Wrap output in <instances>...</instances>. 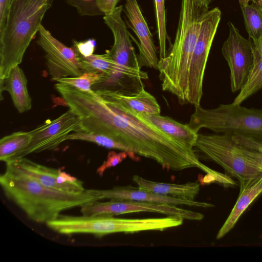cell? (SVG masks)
<instances>
[{"label": "cell", "instance_id": "cell-14", "mask_svg": "<svg viewBox=\"0 0 262 262\" xmlns=\"http://www.w3.org/2000/svg\"><path fill=\"white\" fill-rule=\"evenodd\" d=\"M125 9L132 29L139 40L137 42L134 38L139 48L138 57L141 69L147 67L158 70L159 59L152 36L137 1L126 0Z\"/></svg>", "mask_w": 262, "mask_h": 262}, {"label": "cell", "instance_id": "cell-23", "mask_svg": "<svg viewBox=\"0 0 262 262\" xmlns=\"http://www.w3.org/2000/svg\"><path fill=\"white\" fill-rule=\"evenodd\" d=\"M66 140H82L95 143L107 148L125 151L133 160H138L136 155L132 152L127 147L106 135L83 132H74L68 135Z\"/></svg>", "mask_w": 262, "mask_h": 262}, {"label": "cell", "instance_id": "cell-18", "mask_svg": "<svg viewBox=\"0 0 262 262\" xmlns=\"http://www.w3.org/2000/svg\"><path fill=\"white\" fill-rule=\"evenodd\" d=\"M133 180L142 190L157 194L192 201L194 200L199 192L200 187V184L197 182L185 184L157 182L147 180L138 175L133 176Z\"/></svg>", "mask_w": 262, "mask_h": 262}, {"label": "cell", "instance_id": "cell-36", "mask_svg": "<svg viewBox=\"0 0 262 262\" xmlns=\"http://www.w3.org/2000/svg\"><path fill=\"white\" fill-rule=\"evenodd\" d=\"M255 3L262 11V0H255Z\"/></svg>", "mask_w": 262, "mask_h": 262}, {"label": "cell", "instance_id": "cell-20", "mask_svg": "<svg viewBox=\"0 0 262 262\" xmlns=\"http://www.w3.org/2000/svg\"><path fill=\"white\" fill-rule=\"evenodd\" d=\"M79 55L85 72L103 73L106 77L113 74L123 73L141 78L143 80L148 78L147 73L141 70L126 67L117 63L111 58L106 52L103 54H92L88 57H84L80 54Z\"/></svg>", "mask_w": 262, "mask_h": 262}, {"label": "cell", "instance_id": "cell-7", "mask_svg": "<svg viewBox=\"0 0 262 262\" xmlns=\"http://www.w3.org/2000/svg\"><path fill=\"white\" fill-rule=\"evenodd\" d=\"M221 18L217 8L208 10L203 15L192 54L188 74L187 102L200 105L203 96L205 70L211 47Z\"/></svg>", "mask_w": 262, "mask_h": 262}, {"label": "cell", "instance_id": "cell-30", "mask_svg": "<svg viewBox=\"0 0 262 262\" xmlns=\"http://www.w3.org/2000/svg\"><path fill=\"white\" fill-rule=\"evenodd\" d=\"M73 47L80 55L84 57H88L93 54L95 49L96 41L93 39H89L83 41L74 40Z\"/></svg>", "mask_w": 262, "mask_h": 262}, {"label": "cell", "instance_id": "cell-33", "mask_svg": "<svg viewBox=\"0 0 262 262\" xmlns=\"http://www.w3.org/2000/svg\"><path fill=\"white\" fill-rule=\"evenodd\" d=\"M254 61V63L262 58V36L253 43Z\"/></svg>", "mask_w": 262, "mask_h": 262}, {"label": "cell", "instance_id": "cell-29", "mask_svg": "<svg viewBox=\"0 0 262 262\" xmlns=\"http://www.w3.org/2000/svg\"><path fill=\"white\" fill-rule=\"evenodd\" d=\"M128 154L125 151L117 153L114 151H111L108 153L106 160L99 166L96 170L97 173L102 176L104 171L108 168L115 166L125 159Z\"/></svg>", "mask_w": 262, "mask_h": 262}, {"label": "cell", "instance_id": "cell-6", "mask_svg": "<svg viewBox=\"0 0 262 262\" xmlns=\"http://www.w3.org/2000/svg\"><path fill=\"white\" fill-rule=\"evenodd\" d=\"M61 234H91L98 237L116 233H134L143 227L141 219H124L111 215L73 216L60 214L46 224Z\"/></svg>", "mask_w": 262, "mask_h": 262}, {"label": "cell", "instance_id": "cell-32", "mask_svg": "<svg viewBox=\"0 0 262 262\" xmlns=\"http://www.w3.org/2000/svg\"><path fill=\"white\" fill-rule=\"evenodd\" d=\"M14 0H0V32L4 29Z\"/></svg>", "mask_w": 262, "mask_h": 262}, {"label": "cell", "instance_id": "cell-5", "mask_svg": "<svg viewBox=\"0 0 262 262\" xmlns=\"http://www.w3.org/2000/svg\"><path fill=\"white\" fill-rule=\"evenodd\" d=\"M194 148L205 158L221 166L237 179L239 184L262 173L259 166L249 155L248 148L237 143L231 135L199 134Z\"/></svg>", "mask_w": 262, "mask_h": 262}, {"label": "cell", "instance_id": "cell-3", "mask_svg": "<svg viewBox=\"0 0 262 262\" xmlns=\"http://www.w3.org/2000/svg\"><path fill=\"white\" fill-rule=\"evenodd\" d=\"M52 0H14L0 32V80L22 62Z\"/></svg>", "mask_w": 262, "mask_h": 262}, {"label": "cell", "instance_id": "cell-16", "mask_svg": "<svg viewBox=\"0 0 262 262\" xmlns=\"http://www.w3.org/2000/svg\"><path fill=\"white\" fill-rule=\"evenodd\" d=\"M238 197L227 219L219 230L216 239L222 238L235 225L249 205L262 193V173L256 178L239 184Z\"/></svg>", "mask_w": 262, "mask_h": 262}, {"label": "cell", "instance_id": "cell-9", "mask_svg": "<svg viewBox=\"0 0 262 262\" xmlns=\"http://www.w3.org/2000/svg\"><path fill=\"white\" fill-rule=\"evenodd\" d=\"M79 132H82L80 119L69 109L58 118L46 121L30 131L31 139L29 143L9 161L25 157L32 153L54 149L66 141V138L70 134Z\"/></svg>", "mask_w": 262, "mask_h": 262}, {"label": "cell", "instance_id": "cell-17", "mask_svg": "<svg viewBox=\"0 0 262 262\" xmlns=\"http://www.w3.org/2000/svg\"><path fill=\"white\" fill-rule=\"evenodd\" d=\"M142 115L166 135L188 150L194 151L199 134L192 130L188 124L181 123L169 117L160 114Z\"/></svg>", "mask_w": 262, "mask_h": 262}, {"label": "cell", "instance_id": "cell-27", "mask_svg": "<svg viewBox=\"0 0 262 262\" xmlns=\"http://www.w3.org/2000/svg\"><path fill=\"white\" fill-rule=\"evenodd\" d=\"M155 13L157 20V32L159 41L160 59L164 58L166 51V20L164 0H154Z\"/></svg>", "mask_w": 262, "mask_h": 262}, {"label": "cell", "instance_id": "cell-15", "mask_svg": "<svg viewBox=\"0 0 262 262\" xmlns=\"http://www.w3.org/2000/svg\"><path fill=\"white\" fill-rule=\"evenodd\" d=\"M102 200L119 199L168 204L174 205H187L201 208L213 207L212 204L194 200H188L171 196L157 194L131 186H116L108 189H95Z\"/></svg>", "mask_w": 262, "mask_h": 262}, {"label": "cell", "instance_id": "cell-22", "mask_svg": "<svg viewBox=\"0 0 262 262\" xmlns=\"http://www.w3.org/2000/svg\"><path fill=\"white\" fill-rule=\"evenodd\" d=\"M31 139L30 132H17L3 137L0 140V160L5 163L26 147Z\"/></svg>", "mask_w": 262, "mask_h": 262}, {"label": "cell", "instance_id": "cell-24", "mask_svg": "<svg viewBox=\"0 0 262 262\" xmlns=\"http://www.w3.org/2000/svg\"><path fill=\"white\" fill-rule=\"evenodd\" d=\"M246 30L253 42L262 36V11L255 3L241 6Z\"/></svg>", "mask_w": 262, "mask_h": 262}, {"label": "cell", "instance_id": "cell-1", "mask_svg": "<svg viewBox=\"0 0 262 262\" xmlns=\"http://www.w3.org/2000/svg\"><path fill=\"white\" fill-rule=\"evenodd\" d=\"M0 184L6 196L38 223L47 224L64 211L102 200L94 189L78 193L54 189L7 165Z\"/></svg>", "mask_w": 262, "mask_h": 262}, {"label": "cell", "instance_id": "cell-19", "mask_svg": "<svg viewBox=\"0 0 262 262\" xmlns=\"http://www.w3.org/2000/svg\"><path fill=\"white\" fill-rule=\"evenodd\" d=\"M1 81V92L7 91L18 112L23 113L32 107V99L27 89V78L19 66L15 67L8 76Z\"/></svg>", "mask_w": 262, "mask_h": 262}, {"label": "cell", "instance_id": "cell-31", "mask_svg": "<svg viewBox=\"0 0 262 262\" xmlns=\"http://www.w3.org/2000/svg\"><path fill=\"white\" fill-rule=\"evenodd\" d=\"M118 0H96V5L102 14H112L116 9Z\"/></svg>", "mask_w": 262, "mask_h": 262}, {"label": "cell", "instance_id": "cell-26", "mask_svg": "<svg viewBox=\"0 0 262 262\" xmlns=\"http://www.w3.org/2000/svg\"><path fill=\"white\" fill-rule=\"evenodd\" d=\"M106 75L103 73L96 72H84L82 75L76 77H67L55 80L57 83L69 85L83 91H90L94 84L103 82Z\"/></svg>", "mask_w": 262, "mask_h": 262}, {"label": "cell", "instance_id": "cell-21", "mask_svg": "<svg viewBox=\"0 0 262 262\" xmlns=\"http://www.w3.org/2000/svg\"><path fill=\"white\" fill-rule=\"evenodd\" d=\"M107 90L113 97L138 113L146 115L160 114L161 107L156 98L144 88L138 93L132 95Z\"/></svg>", "mask_w": 262, "mask_h": 262}, {"label": "cell", "instance_id": "cell-28", "mask_svg": "<svg viewBox=\"0 0 262 262\" xmlns=\"http://www.w3.org/2000/svg\"><path fill=\"white\" fill-rule=\"evenodd\" d=\"M70 6L75 8L81 16H95L102 15L96 5V0H66Z\"/></svg>", "mask_w": 262, "mask_h": 262}, {"label": "cell", "instance_id": "cell-8", "mask_svg": "<svg viewBox=\"0 0 262 262\" xmlns=\"http://www.w3.org/2000/svg\"><path fill=\"white\" fill-rule=\"evenodd\" d=\"M84 215H111L138 212H153L175 216L184 220L201 221L204 215L200 212L178 207L177 205L127 200L110 199L106 202L96 201L80 208Z\"/></svg>", "mask_w": 262, "mask_h": 262}, {"label": "cell", "instance_id": "cell-4", "mask_svg": "<svg viewBox=\"0 0 262 262\" xmlns=\"http://www.w3.org/2000/svg\"><path fill=\"white\" fill-rule=\"evenodd\" d=\"M194 107L188 124L195 132L205 128L217 134L242 136L262 142V109L233 103L211 109L200 105Z\"/></svg>", "mask_w": 262, "mask_h": 262}, {"label": "cell", "instance_id": "cell-10", "mask_svg": "<svg viewBox=\"0 0 262 262\" xmlns=\"http://www.w3.org/2000/svg\"><path fill=\"white\" fill-rule=\"evenodd\" d=\"M38 33L37 43L46 53L47 65L52 80L79 76L85 72L79 54L73 46H66L42 25Z\"/></svg>", "mask_w": 262, "mask_h": 262}, {"label": "cell", "instance_id": "cell-35", "mask_svg": "<svg viewBox=\"0 0 262 262\" xmlns=\"http://www.w3.org/2000/svg\"><path fill=\"white\" fill-rule=\"evenodd\" d=\"M241 6H245L250 4V2L254 3L255 0H238Z\"/></svg>", "mask_w": 262, "mask_h": 262}, {"label": "cell", "instance_id": "cell-11", "mask_svg": "<svg viewBox=\"0 0 262 262\" xmlns=\"http://www.w3.org/2000/svg\"><path fill=\"white\" fill-rule=\"evenodd\" d=\"M229 33L224 41L222 53L230 71V85L232 92L240 90L246 83L254 64L253 43L244 37L233 24L228 23Z\"/></svg>", "mask_w": 262, "mask_h": 262}, {"label": "cell", "instance_id": "cell-34", "mask_svg": "<svg viewBox=\"0 0 262 262\" xmlns=\"http://www.w3.org/2000/svg\"><path fill=\"white\" fill-rule=\"evenodd\" d=\"M213 0H194L195 3L200 7L209 8V4Z\"/></svg>", "mask_w": 262, "mask_h": 262}, {"label": "cell", "instance_id": "cell-25", "mask_svg": "<svg viewBox=\"0 0 262 262\" xmlns=\"http://www.w3.org/2000/svg\"><path fill=\"white\" fill-rule=\"evenodd\" d=\"M262 89V58L255 63L247 80L233 101V104H241L253 94Z\"/></svg>", "mask_w": 262, "mask_h": 262}, {"label": "cell", "instance_id": "cell-12", "mask_svg": "<svg viewBox=\"0 0 262 262\" xmlns=\"http://www.w3.org/2000/svg\"><path fill=\"white\" fill-rule=\"evenodd\" d=\"M6 165L29 176L43 185L71 193L84 191L82 181L62 171L38 164L26 157L7 162Z\"/></svg>", "mask_w": 262, "mask_h": 262}, {"label": "cell", "instance_id": "cell-2", "mask_svg": "<svg viewBox=\"0 0 262 262\" xmlns=\"http://www.w3.org/2000/svg\"><path fill=\"white\" fill-rule=\"evenodd\" d=\"M209 8L194 0H182L176 37L169 53L158 64L162 89L174 95L181 104L187 103L189 69L201 22Z\"/></svg>", "mask_w": 262, "mask_h": 262}, {"label": "cell", "instance_id": "cell-13", "mask_svg": "<svg viewBox=\"0 0 262 262\" xmlns=\"http://www.w3.org/2000/svg\"><path fill=\"white\" fill-rule=\"evenodd\" d=\"M122 9V5L117 7L112 14L103 17L104 23L112 31L114 39L112 48L106 53L112 60L121 66L141 70L130 34L121 17Z\"/></svg>", "mask_w": 262, "mask_h": 262}]
</instances>
